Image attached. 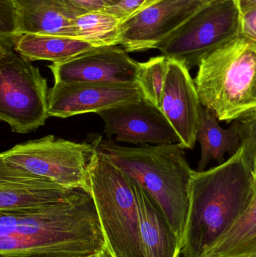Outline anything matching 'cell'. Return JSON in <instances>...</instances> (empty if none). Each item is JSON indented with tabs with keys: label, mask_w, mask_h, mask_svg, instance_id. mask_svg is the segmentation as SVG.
<instances>
[{
	"label": "cell",
	"mask_w": 256,
	"mask_h": 257,
	"mask_svg": "<svg viewBox=\"0 0 256 257\" xmlns=\"http://www.w3.org/2000/svg\"><path fill=\"white\" fill-rule=\"evenodd\" d=\"M106 247L96 203L85 189L52 205L0 212V257H90Z\"/></svg>",
	"instance_id": "1"
},
{
	"label": "cell",
	"mask_w": 256,
	"mask_h": 257,
	"mask_svg": "<svg viewBox=\"0 0 256 257\" xmlns=\"http://www.w3.org/2000/svg\"><path fill=\"white\" fill-rule=\"evenodd\" d=\"M255 164L242 145L224 163L207 170H194L188 188L183 257L202 256L253 205Z\"/></svg>",
	"instance_id": "2"
},
{
	"label": "cell",
	"mask_w": 256,
	"mask_h": 257,
	"mask_svg": "<svg viewBox=\"0 0 256 257\" xmlns=\"http://www.w3.org/2000/svg\"><path fill=\"white\" fill-rule=\"evenodd\" d=\"M98 152L142 187L160 208L183 244L194 170L180 143L125 147L96 136Z\"/></svg>",
	"instance_id": "3"
},
{
	"label": "cell",
	"mask_w": 256,
	"mask_h": 257,
	"mask_svg": "<svg viewBox=\"0 0 256 257\" xmlns=\"http://www.w3.org/2000/svg\"><path fill=\"white\" fill-rule=\"evenodd\" d=\"M201 105L220 121L246 118L255 107L256 42L243 35L201 60L195 79Z\"/></svg>",
	"instance_id": "4"
},
{
	"label": "cell",
	"mask_w": 256,
	"mask_h": 257,
	"mask_svg": "<svg viewBox=\"0 0 256 257\" xmlns=\"http://www.w3.org/2000/svg\"><path fill=\"white\" fill-rule=\"evenodd\" d=\"M88 190L113 256L146 257L132 180L96 150L89 170Z\"/></svg>",
	"instance_id": "5"
},
{
	"label": "cell",
	"mask_w": 256,
	"mask_h": 257,
	"mask_svg": "<svg viewBox=\"0 0 256 257\" xmlns=\"http://www.w3.org/2000/svg\"><path fill=\"white\" fill-rule=\"evenodd\" d=\"M94 144L75 142L53 135L15 145L0 154V168L88 190Z\"/></svg>",
	"instance_id": "6"
},
{
	"label": "cell",
	"mask_w": 256,
	"mask_h": 257,
	"mask_svg": "<svg viewBox=\"0 0 256 257\" xmlns=\"http://www.w3.org/2000/svg\"><path fill=\"white\" fill-rule=\"evenodd\" d=\"M47 79L39 68L0 42V120L12 132L26 134L45 125L49 116Z\"/></svg>",
	"instance_id": "7"
},
{
	"label": "cell",
	"mask_w": 256,
	"mask_h": 257,
	"mask_svg": "<svg viewBox=\"0 0 256 257\" xmlns=\"http://www.w3.org/2000/svg\"><path fill=\"white\" fill-rule=\"evenodd\" d=\"M240 35L241 13L235 0H217L203 6L156 49L190 70Z\"/></svg>",
	"instance_id": "8"
},
{
	"label": "cell",
	"mask_w": 256,
	"mask_h": 257,
	"mask_svg": "<svg viewBox=\"0 0 256 257\" xmlns=\"http://www.w3.org/2000/svg\"><path fill=\"white\" fill-rule=\"evenodd\" d=\"M205 5L197 0H158L120 23L119 45L127 52L156 48Z\"/></svg>",
	"instance_id": "9"
},
{
	"label": "cell",
	"mask_w": 256,
	"mask_h": 257,
	"mask_svg": "<svg viewBox=\"0 0 256 257\" xmlns=\"http://www.w3.org/2000/svg\"><path fill=\"white\" fill-rule=\"evenodd\" d=\"M144 97L138 84L126 83H54L49 89L50 117L67 118L99 113Z\"/></svg>",
	"instance_id": "10"
},
{
	"label": "cell",
	"mask_w": 256,
	"mask_h": 257,
	"mask_svg": "<svg viewBox=\"0 0 256 257\" xmlns=\"http://www.w3.org/2000/svg\"><path fill=\"white\" fill-rule=\"evenodd\" d=\"M108 139L136 145L180 143V138L160 109L141 98L98 113Z\"/></svg>",
	"instance_id": "11"
},
{
	"label": "cell",
	"mask_w": 256,
	"mask_h": 257,
	"mask_svg": "<svg viewBox=\"0 0 256 257\" xmlns=\"http://www.w3.org/2000/svg\"><path fill=\"white\" fill-rule=\"evenodd\" d=\"M140 63L123 48L102 46L94 48L49 68L55 83L99 82L137 84Z\"/></svg>",
	"instance_id": "12"
},
{
	"label": "cell",
	"mask_w": 256,
	"mask_h": 257,
	"mask_svg": "<svg viewBox=\"0 0 256 257\" xmlns=\"http://www.w3.org/2000/svg\"><path fill=\"white\" fill-rule=\"evenodd\" d=\"M201 100L189 69L168 58L160 110L180 138L185 149H193L201 120Z\"/></svg>",
	"instance_id": "13"
},
{
	"label": "cell",
	"mask_w": 256,
	"mask_h": 257,
	"mask_svg": "<svg viewBox=\"0 0 256 257\" xmlns=\"http://www.w3.org/2000/svg\"><path fill=\"white\" fill-rule=\"evenodd\" d=\"M78 190L0 168V212L52 205L68 199Z\"/></svg>",
	"instance_id": "14"
},
{
	"label": "cell",
	"mask_w": 256,
	"mask_h": 257,
	"mask_svg": "<svg viewBox=\"0 0 256 257\" xmlns=\"http://www.w3.org/2000/svg\"><path fill=\"white\" fill-rule=\"evenodd\" d=\"M146 257H178L182 242L150 195L132 181Z\"/></svg>",
	"instance_id": "15"
},
{
	"label": "cell",
	"mask_w": 256,
	"mask_h": 257,
	"mask_svg": "<svg viewBox=\"0 0 256 257\" xmlns=\"http://www.w3.org/2000/svg\"><path fill=\"white\" fill-rule=\"evenodd\" d=\"M20 33L54 34L75 37L73 21L77 17L64 0H12Z\"/></svg>",
	"instance_id": "16"
},
{
	"label": "cell",
	"mask_w": 256,
	"mask_h": 257,
	"mask_svg": "<svg viewBox=\"0 0 256 257\" xmlns=\"http://www.w3.org/2000/svg\"><path fill=\"white\" fill-rule=\"evenodd\" d=\"M96 47L78 38L54 34L25 33L15 44V50L29 61L46 60L63 63Z\"/></svg>",
	"instance_id": "17"
},
{
	"label": "cell",
	"mask_w": 256,
	"mask_h": 257,
	"mask_svg": "<svg viewBox=\"0 0 256 257\" xmlns=\"http://www.w3.org/2000/svg\"><path fill=\"white\" fill-rule=\"evenodd\" d=\"M214 114L201 106V120L197 141L201 146V158L198 171H203L212 160L224 163L226 153L234 154L241 147V125L239 120L232 122L228 128H222Z\"/></svg>",
	"instance_id": "18"
},
{
	"label": "cell",
	"mask_w": 256,
	"mask_h": 257,
	"mask_svg": "<svg viewBox=\"0 0 256 257\" xmlns=\"http://www.w3.org/2000/svg\"><path fill=\"white\" fill-rule=\"evenodd\" d=\"M201 257H256V200Z\"/></svg>",
	"instance_id": "19"
},
{
	"label": "cell",
	"mask_w": 256,
	"mask_h": 257,
	"mask_svg": "<svg viewBox=\"0 0 256 257\" xmlns=\"http://www.w3.org/2000/svg\"><path fill=\"white\" fill-rule=\"evenodd\" d=\"M120 23L114 15L103 11L87 12L74 19L75 37L96 48L119 45Z\"/></svg>",
	"instance_id": "20"
},
{
	"label": "cell",
	"mask_w": 256,
	"mask_h": 257,
	"mask_svg": "<svg viewBox=\"0 0 256 257\" xmlns=\"http://www.w3.org/2000/svg\"><path fill=\"white\" fill-rule=\"evenodd\" d=\"M168 58L161 55L140 63L137 84L144 97L160 109L162 93L168 71Z\"/></svg>",
	"instance_id": "21"
},
{
	"label": "cell",
	"mask_w": 256,
	"mask_h": 257,
	"mask_svg": "<svg viewBox=\"0 0 256 257\" xmlns=\"http://www.w3.org/2000/svg\"><path fill=\"white\" fill-rule=\"evenodd\" d=\"M18 14L12 0H0V40L18 41L21 36Z\"/></svg>",
	"instance_id": "22"
},
{
	"label": "cell",
	"mask_w": 256,
	"mask_h": 257,
	"mask_svg": "<svg viewBox=\"0 0 256 257\" xmlns=\"http://www.w3.org/2000/svg\"><path fill=\"white\" fill-rule=\"evenodd\" d=\"M156 1L158 0H121L114 6H107L102 11L114 15L123 22Z\"/></svg>",
	"instance_id": "23"
},
{
	"label": "cell",
	"mask_w": 256,
	"mask_h": 257,
	"mask_svg": "<svg viewBox=\"0 0 256 257\" xmlns=\"http://www.w3.org/2000/svg\"><path fill=\"white\" fill-rule=\"evenodd\" d=\"M241 125L242 145L256 163V115L239 120Z\"/></svg>",
	"instance_id": "24"
},
{
	"label": "cell",
	"mask_w": 256,
	"mask_h": 257,
	"mask_svg": "<svg viewBox=\"0 0 256 257\" xmlns=\"http://www.w3.org/2000/svg\"><path fill=\"white\" fill-rule=\"evenodd\" d=\"M64 2L76 17L87 12L102 11L109 6L104 0H64Z\"/></svg>",
	"instance_id": "25"
},
{
	"label": "cell",
	"mask_w": 256,
	"mask_h": 257,
	"mask_svg": "<svg viewBox=\"0 0 256 257\" xmlns=\"http://www.w3.org/2000/svg\"><path fill=\"white\" fill-rule=\"evenodd\" d=\"M241 34L256 42V6L241 15Z\"/></svg>",
	"instance_id": "26"
},
{
	"label": "cell",
	"mask_w": 256,
	"mask_h": 257,
	"mask_svg": "<svg viewBox=\"0 0 256 257\" xmlns=\"http://www.w3.org/2000/svg\"><path fill=\"white\" fill-rule=\"evenodd\" d=\"M241 15L256 6V0H235Z\"/></svg>",
	"instance_id": "27"
},
{
	"label": "cell",
	"mask_w": 256,
	"mask_h": 257,
	"mask_svg": "<svg viewBox=\"0 0 256 257\" xmlns=\"http://www.w3.org/2000/svg\"><path fill=\"white\" fill-rule=\"evenodd\" d=\"M90 257H114L113 256L112 253L110 251L108 247H107L105 250H102L100 253H98V254L94 255V256H92Z\"/></svg>",
	"instance_id": "28"
},
{
	"label": "cell",
	"mask_w": 256,
	"mask_h": 257,
	"mask_svg": "<svg viewBox=\"0 0 256 257\" xmlns=\"http://www.w3.org/2000/svg\"><path fill=\"white\" fill-rule=\"evenodd\" d=\"M107 4L109 6H114V5L117 4L119 2L121 1V0H104Z\"/></svg>",
	"instance_id": "29"
},
{
	"label": "cell",
	"mask_w": 256,
	"mask_h": 257,
	"mask_svg": "<svg viewBox=\"0 0 256 257\" xmlns=\"http://www.w3.org/2000/svg\"><path fill=\"white\" fill-rule=\"evenodd\" d=\"M197 1L201 2L204 4H209V3H213V2L217 1V0H197Z\"/></svg>",
	"instance_id": "30"
},
{
	"label": "cell",
	"mask_w": 256,
	"mask_h": 257,
	"mask_svg": "<svg viewBox=\"0 0 256 257\" xmlns=\"http://www.w3.org/2000/svg\"><path fill=\"white\" fill-rule=\"evenodd\" d=\"M256 115V108L255 109L253 110V111H252V112L250 113V114H249V116H248L247 117H251V116H255Z\"/></svg>",
	"instance_id": "31"
},
{
	"label": "cell",
	"mask_w": 256,
	"mask_h": 257,
	"mask_svg": "<svg viewBox=\"0 0 256 257\" xmlns=\"http://www.w3.org/2000/svg\"><path fill=\"white\" fill-rule=\"evenodd\" d=\"M255 102H256V83H255ZM255 108H256V104H255ZM255 108H254V109H255ZM249 115H248V116H249ZM248 116H247V117H248Z\"/></svg>",
	"instance_id": "32"
},
{
	"label": "cell",
	"mask_w": 256,
	"mask_h": 257,
	"mask_svg": "<svg viewBox=\"0 0 256 257\" xmlns=\"http://www.w3.org/2000/svg\"><path fill=\"white\" fill-rule=\"evenodd\" d=\"M255 172H256V164H255Z\"/></svg>",
	"instance_id": "33"
}]
</instances>
